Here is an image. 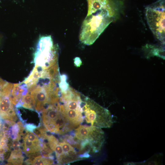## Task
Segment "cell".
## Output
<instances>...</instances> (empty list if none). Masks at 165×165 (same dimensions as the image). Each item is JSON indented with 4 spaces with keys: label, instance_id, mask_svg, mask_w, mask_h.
<instances>
[{
    "label": "cell",
    "instance_id": "obj_14",
    "mask_svg": "<svg viewBox=\"0 0 165 165\" xmlns=\"http://www.w3.org/2000/svg\"><path fill=\"white\" fill-rule=\"evenodd\" d=\"M3 125L2 126V121L0 119V141L3 135Z\"/></svg>",
    "mask_w": 165,
    "mask_h": 165
},
{
    "label": "cell",
    "instance_id": "obj_7",
    "mask_svg": "<svg viewBox=\"0 0 165 165\" xmlns=\"http://www.w3.org/2000/svg\"><path fill=\"white\" fill-rule=\"evenodd\" d=\"M20 140L16 138L13 140L11 142V152L7 160L9 164L21 165L23 163L24 157L21 148Z\"/></svg>",
    "mask_w": 165,
    "mask_h": 165
},
{
    "label": "cell",
    "instance_id": "obj_12",
    "mask_svg": "<svg viewBox=\"0 0 165 165\" xmlns=\"http://www.w3.org/2000/svg\"><path fill=\"white\" fill-rule=\"evenodd\" d=\"M26 162L31 165H52L54 161L52 158L39 155L34 157L33 159L27 160Z\"/></svg>",
    "mask_w": 165,
    "mask_h": 165
},
{
    "label": "cell",
    "instance_id": "obj_5",
    "mask_svg": "<svg viewBox=\"0 0 165 165\" xmlns=\"http://www.w3.org/2000/svg\"><path fill=\"white\" fill-rule=\"evenodd\" d=\"M11 93L10 90L0 89V117L15 122L17 117L10 98Z\"/></svg>",
    "mask_w": 165,
    "mask_h": 165
},
{
    "label": "cell",
    "instance_id": "obj_4",
    "mask_svg": "<svg viewBox=\"0 0 165 165\" xmlns=\"http://www.w3.org/2000/svg\"><path fill=\"white\" fill-rule=\"evenodd\" d=\"M146 16L149 27L156 38L165 41V0H158L147 6Z\"/></svg>",
    "mask_w": 165,
    "mask_h": 165
},
{
    "label": "cell",
    "instance_id": "obj_2",
    "mask_svg": "<svg viewBox=\"0 0 165 165\" xmlns=\"http://www.w3.org/2000/svg\"><path fill=\"white\" fill-rule=\"evenodd\" d=\"M81 106L86 122L91 126L102 128L110 127L112 116L110 111L87 97L82 100Z\"/></svg>",
    "mask_w": 165,
    "mask_h": 165
},
{
    "label": "cell",
    "instance_id": "obj_13",
    "mask_svg": "<svg viewBox=\"0 0 165 165\" xmlns=\"http://www.w3.org/2000/svg\"><path fill=\"white\" fill-rule=\"evenodd\" d=\"M74 63L75 66L79 67L82 65V62L79 58L77 57L74 59Z\"/></svg>",
    "mask_w": 165,
    "mask_h": 165
},
{
    "label": "cell",
    "instance_id": "obj_9",
    "mask_svg": "<svg viewBox=\"0 0 165 165\" xmlns=\"http://www.w3.org/2000/svg\"><path fill=\"white\" fill-rule=\"evenodd\" d=\"M27 91L26 84L23 82L13 84L10 97L13 104L16 108L20 107L22 98Z\"/></svg>",
    "mask_w": 165,
    "mask_h": 165
},
{
    "label": "cell",
    "instance_id": "obj_10",
    "mask_svg": "<svg viewBox=\"0 0 165 165\" xmlns=\"http://www.w3.org/2000/svg\"><path fill=\"white\" fill-rule=\"evenodd\" d=\"M20 105V107H22L28 109L35 110L36 101L34 96L28 92L23 96Z\"/></svg>",
    "mask_w": 165,
    "mask_h": 165
},
{
    "label": "cell",
    "instance_id": "obj_6",
    "mask_svg": "<svg viewBox=\"0 0 165 165\" xmlns=\"http://www.w3.org/2000/svg\"><path fill=\"white\" fill-rule=\"evenodd\" d=\"M23 146L24 152L29 156H35L41 152L42 147V141L39 139L37 135L32 132L26 130L23 136Z\"/></svg>",
    "mask_w": 165,
    "mask_h": 165
},
{
    "label": "cell",
    "instance_id": "obj_11",
    "mask_svg": "<svg viewBox=\"0 0 165 165\" xmlns=\"http://www.w3.org/2000/svg\"><path fill=\"white\" fill-rule=\"evenodd\" d=\"M9 138L3 133L0 141V162L4 160L6 155L10 150L11 144L9 143Z\"/></svg>",
    "mask_w": 165,
    "mask_h": 165
},
{
    "label": "cell",
    "instance_id": "obj_8",
    "mask_svg": "<svg viewBox=\"0 0 165 165\" xmlns=\"http://www.w3.org/2000/svg\"><path fill=\"white\" fill-rule=\"evenodd\" d=\"M60 144L63 150V154L58 164L64 165L78 160L77 152L70 143L64 141L61 142Z\"/></svg>",
    "mask_w": 165,
    "mask_h": 165
},
{
    "label": "cell",
    "instance_id": "obj_1",
    "mask_svg": "<svg viewBox=\"0 0 165 165\" xmlns=\"http://www.w3.org/2000/svg\"><path fill=\"white\" fill-rule=\"evenodd\" d=\"M88 9L79 35L80 41L93 44L113 20L114 6L112 0H87Z\"/></svg>",
    "mask_w": 165,
    "mask_h": 165
},
{
    "label": "cell",
    "instance_id": "obj_15",
    "mask_svg": "<svg viewBox=\"0 0 165 165\" xmlns=\"http://www.w3.org/2000/svg\"><path fill=\"white\" fill-rule=\"evenodd\" d=\"M2 80V79L0 78V81Z\"/></svg>",
    "mask_w": 165,
    "mask_h": 165
},
{
    "label": "cell",
    "instance_id": "obj_3",
    "mask_svg": "<svg viewBox=\"0 0 165 165\" xmlns=\"http://www.w3.org/2000/svg\"><path fill=\"white\" fill-rule=\"evenodd\" d=\"M58 46L54 45L50 36H43L38 41L34 61L35 66L47 70L58 62Z\"/></svg>",
    "mask_w": 165,
    "mask_h": 165
}]
</instances>
